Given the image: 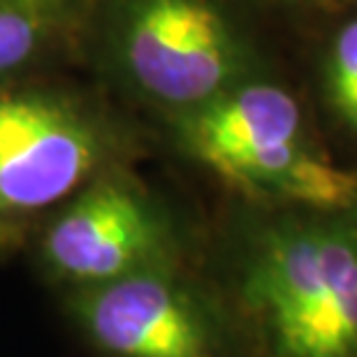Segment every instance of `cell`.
I'll return each mask as SVG.
<instances>
[{
    "mask_svg": "<svg viewBox=\"0 0 357 357\" xmlns=\"http://www.w3.org/2000/svg\"><path fill=\"white\" fill-rule=\"evenodd\" d=\"M327 98L339 123L357 135V21L341 28L330 49Z\"/></svg>",
    "mask_w": 357,
    "mask_h": 357,
    "instance_id": "7",
    "label": "cell"
},
{
    "mask_svg": "<svg viewBox=\"0 0 357 357\" xmlns=\"http://www.w3.org/2000/svg\"><path fill=\"white\" fill-rule=\"evenodd\" d=\"M176 137L248 202L318 209L357 202V172L311 144L295 98L274 84H237L183 112Z\"/></svg>",
    "mask_w": 357,
    "mask_h": 357,
    "instance_id": "2",
    "label": "cell"
},
{
    "mask_svg": "<svg viewBox=\"0 0 357 357\" xmlns=\"http://www.w3.org/2000/svg\"><path fill=\"white\" fill-rule=\"evenodd\" d=\"M218 283L258 357H357V202H251Z\"/></svg>",
    "mask_w": 357,
    "mask_h": 357,
    "instance_id": "1",
    "label": "cell"
},
{
    "mask_svg": "<svg viewBox=\"0 0 357 357\" xmlns=\"http://www.w3.org/2000/svg\"><path fill=\"white\" fill-rule=\"evenodd\" d=\"M109 142L59 98L0 96V218H24L79 192L102 174Z\"/></svg>",
    "mask_w": 357,
    "mask_h": 357,
    "instance_id": "6",
    "label": "cell"
},
{
    "mask_svg": "<svg viewBox=\"0 0 357 357\" xmlns=\"http://www.w3.org/2000/svg\"><path fill=\"white\" fill-rule=\"evenodd\" d=\"M49 31L52 24L47 21L0 3V79L31 63L45 45Z\"/></svg>",
    "mask_w": 357,
    "mask_h": 357,
    "instance_id": "8",
    "label": "cell"
},
{
    "mask_svg": "<svg viewBox=\"0 0 357 357\" xmlns=\"http://www.w3.org/2000/svg\"><path fill=\"white\" fill-rule=\"evenodd\" d=\"M70 316L100 357H258L218 278L185 260L73 290Z\"/></svg>",
    "mask_w": 357,
    "mask_h": 357,
    "instance_id": "3",
    "label": "cell"
},
{
    "mask_svg": "<svg viewBox=\"0 0 357 357\" xmlns=\"http://www.w3.org/2000/svg\"><path fill=\"white\" fill-rule=\"evenodd\" d=\"M0 3L12 5V7H17V10H24L54 26L59 19L68 17L79 0H0Z\"/></svg>",
    "mask_w": 357,
    "mask_h": 357,
    "instance_id": "9",
    "label": "cell"
},
{
    "mask_svg": "<svg viewBox=\"0 0 357 357\" xmlns=\"http://www.w3.org/2000/svg\"><path fill=\"white\" fill-rule=\"evenodd\" d=\"M116 49L146 96L183 112L241 84L248 66L237 31L211 0H128Z\"/></svg>",
    "mask_w": 357,
    "mask_h": 357,
    "instance_id": "5",
    "label": "cell"
},
{
    "mask_svg": "<svg viewBox=\"0 0 357 357\" xmlns=\"http://www.w3.org/2000/svg\"><path fill=\"white\" fill-rule=\"evenodd\" d=\"M42 265L70 292L183 260L169 211L130 176L105 169L42 234Z\"/></svg>",
    "mask_w": 357,
    "mask_h": 357,
    "instance_id": "4",
    "label": "cell"
}]
</instances>
